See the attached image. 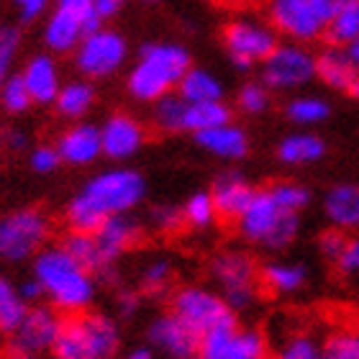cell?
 I'll return each instance as SVG.
<instances>
[{"mask_svg":"<svg viewBox=\"0 0 359 359\" xmlns=\"http://www.w3.org/2000/svg\"><path fill=\"white\" fill-rule=\"evenodd\" d=\"M147 195V180L134 167H111L83 182L65 208L69 231H95L108 216L131 213Z\"/></svg>","mask_w":359,"mask_h":359,"instance_id":"1","label":"cell"},{"mask_svg":"<svg viewBox=\"0 0 359 359\" xmlns=\"http://www.w3.org/2000/svg\"><path fill=\"white\" fill-rule=\"evenodd\" d=\"M31 267L44 290V298L60 313H83L93 306L97 292L95 275L77 262L62 244H54V247L46 244L31 259Z\"/></svg>","mask_w":359,"mask_h":359,"instance_id":"2","label":"cell"},{"mask_svg":"<svg viewBox=\"0 0 359 359\" xmlns=\"http://www.w3.org/2000/svg\"><path fill=\"white\" fill-rule=\"evenodd\" d=\"M193 65V57L177 41H147L126 72V93L131 100L151 105L177 90L180 77Z\"/></svg>","mask_w":359,"mask_h":359,"instance_id":"3","label":"cell"},{"mask_svg":"<svg viewBox=\"0 0 359 359\" xmlns=\"http://www.w3.org/2000/svg\"><path fill=\"white\" fill-rule=\"evenodd\" d=\"M121 349L118 323L105 313H72L62 318L52 346L54 359H116Z\"/></svg>","mask_w":359,"mask_h":359,"instance_id":"4","label":"cell"},{"mask_svg":"<svg viewBox=\"0 0 359 359\" xmlns=\"http://www.w3.org/2000/svg\"><path fill=\"white\" fill-rule=\"evenodd\" d=\"M239 229L241 239L259 244L269 252H283L298 239L300 233V213L285 210L269 193V187H257L247 208L233 221Z\"/></svg>","mask_w":359,"mask_h":359,"instance_id":"5","label":"cell"},{"mask_svg":"<svg viewBox=\"0 0 359 359\" xmlns=\"http://www.w3.org/2000/svg\"><path fill=\"white\" fill-rule=\"evenodd\" d=\"M72 62L80 77H88L93 83L111 80L126 67L128 39L118 29L100 23L80 39V44L72 52Z\"/></svg>","mask_w":359,"mask_h":359,"instance_id":"6","label":"cell"},{"mask_svg":"<svg viewBox=\"0 0 359 359\" xmlns=\"http://www.w3.org/2000/svg\"><path fill=\"white\" fill-rule=\"evenodd\" d=\"M52 221L41 208H18L0 218V262H31L49 244Z\"/></svg>","mask_w":359,"mask_h":359,"instance_id":"7","label":"cell"},{"mask_svg":"<svg viewBox=\"0 0 359 359\" xmlns=\"http://www.w3.org/2000/svg\"><path fill=\"white\" fill-rule=\"evenodd\" d=\"M210 277L221 287V298L233 313L247 311L255 306L259 295V267L247 252L239 249H226L221 255L213 257L210 262Z\"/></svg>","mask_w":359,"mask_h":359,"instance_id":"8","label":"cell"},{"mask_svg":"<svg viewBox=\"0 0 359 359\" xmlns=\"http://www.w3.org/2000/svg\"><path fill=\"white\" fill-rule=\"evenodd\" d=\"M267 23L285 41L311 46L323 39L329 15L318 0H269Z\"/></svg>","mask_w":359,"mask_h":359,"instance_id":"9","label":"cell"},{"mask_svg":"<svg viewBox=\"0 0 359 359\" xmlns=\"http://www.w3.org/2000/svg\"><path fill=\"white\" fill-rule=\"evenodd\" d=\"M259 67L269 93H292L316 80V52H311L308 44L277 41Z\"/></svg>","mask_w":359,"mask_h":359,"instance_id":"10","label":"cell"},{"mask_svg":"<svg viewBox=\"0 0 359 359\" xmlns=\"http://www.w3.org/2000/svg\"><path fill=\"white\" fill-rule=\"evenodd\" d=\"M221 41L233 67L239 72H249L267 60L280 36L269 23L255 21V18H233L224 26Z\"/></svg>","mask_w":359,"mask_h":359,"instance_id":"11","label":"cell"},{"mask_svg":"<svg viewBox=\"0 0 359 359\" xmlns=\"http://www.w3.org/2000/svg\"><path fill=\"white\" fill-rule=\"evenodd\" d=\"M62 316L52 306H31L26 318L13 334H8L6 359H44L52 357Z\"/></svg>","mask_w":359,"mask_h":359,"instance_id":"12","label":"cell"},{"mask_svg":"<svg viewBox=\"0 0 359 359\" xmlns=\"http://www.w3.org/2000/svg\"><path fill=\"white\" fill-rule=\"evenodd\" d=\"M170 311L177 316L180 321H185L193 331H198L201 337L218 329V326H224V323L239 321L236 313L221 298V292L201 287V285H185V287L175 290Z\"/></svg>","mask_w":359,"mask_h":359,"instance_id":"13","label":"cell"},{"mask_svg":"<svg viewBox=\"0 0 359 359\" xmlns=\"http://www.w3.org/2000/svg\"><path fill=\"white\" fill-rule=\"evenodd\" d=\"M198 359H267V339L259 329H241L239 321L224 323L201 337Z\"/></svg>","mask_w":359,"mask_h":359,"instance_id":"14","label":"cell"},{"mask_svg":"<svg viewBox=\"0 0 359 359\" xmlns=\"http://www.w3.org/2000/svg\"><path fill=\"white\" fill-rule=\"evenodd\" d=\"M100 149L103 157L123 165L128 159H134L147 144V123L142 118H136L134 113L116 111L100 123Z\"/></svg>","mask_w":359,"mask_h":359,"instance_id":"15","label":"cell"},{"mask_svg":"<svg viewBox=\"0 0 359 359\" xmlns=\"http://www.w3.org/2000/svg\"><path fill=\"white\" fill-rule=\"evenodd\" d=\"M147 339L162 359H195L201 352V334L180 321L172 311L157 316L149 323Z\"/></svg>","mask_w":359,"mask_h":359,"instance_id":"16","label":"cell"},{"mask_svg":"<svg viewBox=\"0 0 359 359\" xmlns=\"http://www.w3.org/2000/svg\"><path fill=\"white\" fill-rule=\"evenodd\" d=\"M57 151H60L62 165L69 167H90L95 165L97 159L103 157L100 149V128L93 121H72L54 142Z\"/></svg>","mask_w":359,"mask_h":359,"instance_id":"17","label":"cell"},{"mask_svg":"<svg viewBox=\"0 0 359 359\" xmlns=\"http://www.w3.org/2000/svg\"><path fill=\"white\" fill-rule=\"evenodd\" d=\"M142 224L136 221L131 213H118V216H108L103 224L97 226L93 236H95L97 252L103 257V264L108 269L126 255L128 249H134L142 241Z\"/></svg>","mask_w":359,"mask_h":359,"instance_id":"18","label":"cell"},{"mask_svg":"<svg viewBox=\"0 0 359 359\" xmlns=\"http://www.w3.org/2000/svg\"><path fill=\"white\" fill-rule=\"evenodd\" d=\"M100 23H93L77 13H69L65 8L52 6L44 15V29H41V41H44L46 52L52 54H72L80 39L93 31Z\"/></svg>","mask_w":359,"mask_h":359,"instance_id":"19","label":"cell"},{"mask_svg":"<svg viewBox=\"0 0 359 359\" xmlns=\"http://www.w3.org/2000/svg\"><path fill=\"white\" fill-rule=\"evenodd\" d=\"M21 80L29 90L34 105H52L54 95L62 85V69L57 62V54L52 52H39L31 54L29 60L23 62L21 67Z\"/></svg>","mask_w":359,"mask_h":359,"instance_id":"20","label":"cell"},{"mask_svg":"<svg viewBox=\"0 0 359 359\" xmlns=\"http://www.w3.org/2000/svg\"><path fill=\"white\" fill-rule=\"evenodd\" d=\"M257 187L249 182L247 177L236 170H226L213 180V187L208 193L213 198V205H216L218 218L224 221H236L241 216V210L247 208V203L252 201Z\"/></svg>","mask_w":359,"mask_h":359,"instance_id":"21","label":"cell"},{"mask_svg":"<svg viewBox=\"0 0 359 359\" xmlns=\"http://www.w3.org/2000/svg\"><path fill=\"white\" fill-rule=\"evenodd\" d=\"M195 136V144L201 147L203 151H208L210 157L226 159V162H239L249 154V136L241 126H236L233 121L229 123H221V126L205 128V131H198Z\"/></svg>","mask_w":359,"mask_h":359,"instance_id":"22","label":"cell"},{"mask_svg":"<svg viewBox=\"0 0 359 359\" xmlns=\"http://www.w3.org/2000/svg\"><path fill=\"white\" fill-rule=\"evenodd\" d=\"M97 103V88L93 80L88 77H75V80H67L62 83L57 95L52 100V108L57 111V116L65 121H83L90 116V111L95 108Z\"/></svg>","mask_w":359,"mask_h":359,"instance_id":"23","label":"cell"},{"mask_svg":"<svg viewBox=\"0 0 359 359\" xmlns=\"http://www.w3.org/2000/svg\"><path fill=\"white\" fill-rule=\"evenodd\" d=\"M357 69L346 57L344 46L329 44L316 54V80L323 83V88L334 90V93H346L349 85L354 83Z\"/></svg>","mask_w":359,"mask_h":359,"instance_id":"24","label":"cell"},{"mask_svg":"<svg viewBox=\"0 0 359 359\" xmlns=\"http://www.w3.org/2000/svg\"><path fill=\"white\" fill-rule=\"evenodd\" d=\"M323 210L334 229H341V231L359 229V185H352V182L334 185L326 193Z\"/></svg>","mask_w":359,"mask_h":359,"instance_id":"25","label":"cell"},{"mask_svg":"<svg viewBox=\"0 0 359 359\" xmlns=\"http://www.w3.org/2000/svg\"><path fill=\"white\" fill-rule=\"evenodd\" d=\"M175 93L187 103H205V100H224L226 97L224 80L213 75L210 69L195 67V65H190L185 69V75L180 77Z\"/></svg>","mask_w":359,"mask_h":359,"instance_id":"26","label":"cell"},{"mask_svg":"<svg viewBox=\"0 0 359 359\" xmlns=\"http://www.w3.org/2000/svg\"><path fill=\"white\" fill-rule=\"evenodd\" d=\"M323 154H326V144H323L321 136L311 134V131L290 134L277 144V159L283 165H290V167L313 165Z\"/></svg>","mask_w":359,"mask_h":359,"instance_id":"27","label":"cell"},{"mask_svg":"<svg viewBox=\"0 0 359 359\" xmlns=\"http://www.w3.org/2000/svg\"><path fill=\"white\" fill-rule=\"evenodd\" d=\"M308 283V269L303 264L269 262L259 269V285L275 295H292Z\"/></svg>","mask_w":359,"mask_h":359,"instance_id":"28","label":"cell"},{"mask_svg":"<svg viewBox=\"0 0 359 359\" xmlns=\"http://www.w3.org/2000/svg\"><path fill=\"white\" fill-rule=\"evenodd\" d=\"M233 121L231 105L226 100H205V103H185V118H182V134H198L205 128L221 126Z\"/></svg>","mask_w":359,"mask_h":359,"instance_id":"29","label":"cell"},{"mask_svg":"<svg viewBox=\"0 0 359 359\" xmlns=\"http://www.w3.org/2000/svg\"><path fill=\"white\" fill-rule=\"evenodd\" d=\"M323 39H326V44L337 46H344L359 39V0H349L334 11V15L326 23Z\"/></svg>","mask_w":359,"mask_h":359,"instance_id":"30","label":"cell"},{"mask_svg":"<svg viewBox=\"0 0 359 359\" xmlns=\"http://www.w3.org/2000/svg\"><path fill=\"white\" fill-rule=\"evenodd\" d=\"M29 303L18 292V285L0 277V334L8 337L18 329V323L29 313Z\"/></svg>","mask_w":359,"mask_h":359,"instance_id":"31","label":"cell"},{"mask_svg":"<svg viewBox=\"0 0 359 359\" xmlns=\"http://www.w3.org/2000/svg\"><path fill=\"white\" fill-rule=\"evenodd\" d=\"M62 247L67 249L69 255L75 257L83 267H88L93 275H108V272H111V269L103 264V257L97 252L93 231H69L67 236H65V241H62Z\"/></svg>","mask_w":359,"mask_h":359,"instance_id":"32","label":"cell"},{"mask_svg":"<svg viewBox=\"0 0 359 359\" xmlns=\"http://www.w3.org/2000/svg\"><path fill=\"white\" fill-rule=\"evenodd\" d=\"M331 105L326 97L318 95H295L290 103L285 105V116L295 123V126H316L329 118Z\"/></svg>","mask_w":359,"mask_h":359,"instance_id":"33","label":"cell"},{"mask_svg":"<svg viewBox=\"0 0 359 359\" xmlns=\"http://www.w3.org/2000/svg\"><path fill=\"white\" fill-rule=\"evenodd\" d=\"M185 103L177 93H167L151 103V123L162 134H182V118H185Z\"/></svg>","mask_w":359,"mask_h":359,"instance_id":"34","label":"cell"},{"mask_svg":"<svg viewBox=\"0 0 359 359\" xmlns=\"http://www.w3.org/2000/svg\"><path fill=\"white\" fill-rule=\"evenodd\" d=\"M180 210H182V224L193 231H205L210 226H216L218 221L216 205H213V198H210L208 190L193 193Z\"/></svg>","mask_w":359,"mask_h":359,"instance_id":"35","label":"cell"},{"mask_svg":"<svg viewBox=\"0 0 359 359\" xmlns=\"http://www.w3.org/2000/svg\"><path fill=\"white\" fill-rule=\"evenodd\" d=\"M175 283V267L170 259H151L139 275V287L147 295H165Z\"/></svg>","mask_w":359,"mask_h":359,"instance_id":"36","label":"cell"},{"mask_svg":"<svg viewBox=\"0 0 359 359\" xmlns=\"http://www.w3.org/2000/svg\"><path fill=\"white\" fill-rule=\"evenodd\" d=\"M0 108L8 116H23V113H29L34 108V100H31L29 90H26L18 72H13L6 83L0 85Z\"/></svg>","mask_w":359,"mask_h":359,"instance_id":"37","label":"cell"},{"mask_svg":"<svg viewBox=\"0 0 359 359\" xmlns=\"http://www.w3.org/2000/svg\"><path fill=\"white\" fill-rule=\"evenodd\" d=\"M23 44V34L18 26H0V85L13 75Z\"/></svg>","mask_w":359,"mask_h":359,"instance_id":"38","label":"cell"},{"mask_svg":"<svg viewBox=\"0 0 359 359\" xmlns=\"http://www.w3.org/2000/svg\"><path fill=\"white\" fill-rule=\"evenodd\" d=\"M269 193L275 195V201L283 205L285 210H292V213H303V210L311 205V190L303 187L300 182H290V180H280V182H272Z\"/></svg>","mask_w":359,"mask_h":359,"instance_id":"39","label":"cell"},{"mask_svg":"<svg viewBox=\"0 0 359 359\" xmlns=\"http://www.w3.org/2000/svg\"><path fill=\"white\" fill-rule=\"evenodd\" d=\"M269 100H272V93H269L267 85L259 80V83H244L236 93V108H239L244 116H262L267 113Z\"/></svg>","mask_w":359,"mask_h":359,"instance_id":"40","label":"cell"},{"mask_svg":"<svg viewBox=\"0 0 359 359\" xmlns=\"http://www.w3.org/2000/svg\"><path fill=\"white\" fill-rule=\"evenodd\" d=\"M323 354L329 359H359V334L357 329L334 331L323 341Z\"/></svg>","mask_w":359,"mask_h":359,"instance_id":"41","label":"cell"},{"mask_svg":"<svg viewBox=\"0 0 359 359\" xmlns=\"http://www.w3.org/2000/svg\"><path fill=\"white\" fill-rule=\"evenodd\" d=\"M277 359H329L323 354V346L311 334H295L285 341Z\"/></svg>","mask_w":359,"mask_h":359,"instance_id":"42","label":"cell"},{"mask_svg":"<svg viewBox=\"0 0 359 359\" xmlns=\"http://www.w3.org/2000/svg\"><path fill=\"white\" fill-rule=\"evenodd\" d=\"M29 165L36 175L57 172V170H60V165H62L60 151H57V147H54V144H39V147H34V149H31Z\"/></svg>","mask_w":359,"mask_h":359,"instance_id":"43","label":"cell"},{"mask_svg":"<svg viewBox=\"0 0 359 359\" xmlns=\"http://www.w3.org/2000/svg\"><path fill=\"white\" fill-rule=\"evenodd\" d=\"M151 226L162 233H175L182 229V210L177 205H170V203H162V205H154L149 213Z\"/></svg>","mask_w":359,"mask_h":359,"instance_id":"44","label":"cell"},{"mask_svg":"<svg viewBox=\"0 0 359 359\" xmlns=\"http://www.w3.org/2000/svg\"><path fill=\"white\" fill-rule=\"evenodd\" d=\"M334 267L341 277H359V239H346L344 249L334 259Z\"/></svg>","mask_w":359,"mask_h":359,"instance_id":"45","label":"cell"},{"mask_svg":"<svg viewBox=\"0 0 359 359\" xmlns=\"http://www.w3.org/2000/svg\"><path fill=\"white\" fill-rule=\"evenodd\" d=\"M346 231H341V229H329V231H323L321 236H318V249H321V255L329 259V262H334L339 257V252L344 249L346 244Z\"/></svg>","mask_w":359,"mask_h":359,"instance_id":"46","label":"cell"},{"mask_svg":"<svg viewBox=\"0 0 359 359\" xmlns=\"http://www.w3.org/2000/svg\"><path fill=\"white\" fill-rule=\"evenodd\" d=\"M13 6L23 23H34L39 18H44L46 11L52 8V0H13Z\"/></svg>","mask_w":359,"mask_h":359,"instance_id":"47","label":"cell"},{"mask_svg":"<svg viewBox=\"0 0 359 359\" xmlns=\"http://www.w3.org/2000/svg\"><path fill=\"white\" fill-rule=\"evenodd\" d=\"M52 6L65 8L69 13L83 15V18H88V21H93V23H103L95 15V11H93V0H52Z\"/></svg>","mask_w":359,"mask_h":359,"instance_id":"48","label":"cell"},{"mask_svg":"<svg viewBox=\"0 0 359 359\" xmlns=\"http://www.w3.org/2000/svg\"><path fill=\"white\" fill-rule=\"evenodd\" d=\"M126 3L128 0H93V11H95V15L100 21L108 23V21H113L116 15L123 13Z\"/></svg>","mask_w":359,"mask_h":359,"instance_id":"49","label":"cell"},{"mask_svg":"<svg viewBox=\"0 0 359 359\" xmlns=\"http://www.w3.org/2000/svg\"><path fill=\"white\" fill-rule=\"evenodd\" d=\"M18 292L26 298V303H29V306H36V303H41V300H44V290H41V285H39L36 277L23 280V283L18 285Z\"/></svg>","mask_w":359,"mask_h":359,"instance_id":"50","label":"cell"},{"mask_svg":"<svg viewBox=\"0 0 359 359\" xmlns=\"http://www.w3.org/2000/svg\"><path fill=\"white\" fill-rule=\"evenodd\" d=\"M3 139H6V147L11 151H23L26 144H29V136H26V131H21V128H8Z\"/></svg>","mask_w":359,"mask_h":359,"instance_id":"51","label":"cell"},{"mask_svg":"<svg viewBox=\"0 0 359 359\" xmlns=\"http://www.w3.org/2000/svg\"><path fill=\"white\" fill-rule=\"evenodd\" d=\"M118 308L123 316H134L136 308H139V298H136L134 292H123V295L118 298Z\"/></svg>","mask_w":359,"mask_h":359,"instance_id":"52","label":"cell"},{"mask_svg":"<svg viewBox=\"0 0 359 359\" xmlns=\"http://www.w3.org/2000/svg\"><path fill=\"white\" fill-rule=\"evenodd\" d=\"M344 52H346V57H349V62H352V67L357 69V75H359V39L344 44Z\"/></svg>","mask_w":359,"mask_h":359,"instance_id":"53","label":"cell"},{"mask_svg":"<svg viewBox=\"0 0 359 359\" xmlns=\"http://www.w3.org/2000/svg\"><path fill=\"white\" fill-rule=\"evenodd\" d=\"M126 359H162V357H159L151 346H139V349H134V352H128Z\"/></svg>","mask_w":359,"mask_h":359,"instance_id":"54","label":"cell"},{"mask_svg":"<svg viewBox=\"0 0 359 359\" xmlns=\"http://www.w3.org/2000/svg\"><path fill=\"white\" fill-rule=\"evenodd\" d=\"M346 93H349V95H352V97H357V100H359V75L354 77V83L349 85V90H346Z\"/></svg>","mask_w":359,"mask_h":359,"instance_id":"55","label":"cell"},{"mask_svg":"<svg viewBox=\"0 0 359 359\" xmlns=\"http://www.w3.org/2000/svg\"><path fill=\"white\" fill-rule=\"evenodd\" d=\"M144 6H159V3H162V0H142Z\"/></svg>","mask_w":359,"mask_h":359,"instance_id":"56","label":"cell"},{"mask_svg":"<svg viewBox=\"0 0 359 359\" xmlns=\"http://www.w3.org/2000/svg\"><path fill=\"white\" fill-rule=\"evenodd\" d=\"M357 334H359V326H357Z\"/></svg>","mask_w":359,"mask_h":359,"instance_id":"57","label":"cell"},{"mask_svg":"<svg viewBox=\"0 0 359 359\" xmlns=\"http://www.w3.org/2000/svg\"><path fill=\"white\" fill-rule=\"evenodd\" d=\"M267 359H269V357H267Z\"/></svg>","mask_w":359,"mask_h":359,"instance_id":"58","label":"cell"}]
</instances>
